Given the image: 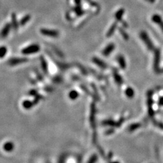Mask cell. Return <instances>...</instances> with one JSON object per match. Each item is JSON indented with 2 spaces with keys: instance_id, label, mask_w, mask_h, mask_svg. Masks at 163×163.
Returning <instances> with one entry per match:
<instances>
[{
  "instance_id": "obj_1",
  "label": "cell",
  "mask_w": 163,
  "mask_h": 163,
  "mask_svg": "<svg viewBox=\"0 0 163 163\" xmlns=\"http://www.w3.org/2000/svg\"><path fill=\"white\" fill-rule=\"evenodd\" d=\"M140 36L141 39H142V41L144 42V43L146 44V47L149 50H152L154 49V45L152 41L150 40V39L148 35L147 34L146 32H145L144 31H142L140 33Z\"/></svg>"
},
{
  "instance_id": "obj_2",
  "label": "cell",
  "mask_w": 163,
  "mask_h": 163,
  "mask_svg": "<svg viewBox=\"0 0 163 163\" xmlns=\"http://www.w3.org/2000/svg\"><path fill=\"white\" fill-rule=\"evenodd\" d=\"M40 50V47L37 44H32L25 47L22 50L23 55H30L39 52Z\"/></svg>"
},
{
  "instance_id": "obj_3",
  "label": "cell",
  "mask_w": 163,
  "mask_h": 163,
  "mask_svg": "<svg viewBox=\"0 0 163 163\" xmlns=\"http://www.w3.org/2000/svg\"><path fill=\"white\" fill-rule=\"evenodd\" d=\"M41 33L43 35L51 37H57L59 36V33L57 30H50L47 29H41Z\"/></svg>"
},
{
  "instance_id": "obj_4",
  "label": "cell",
  "mask_w": 163,
  "mask_h": 163,
  "mask_svg": "<svg viewBox=\"0 0 163 163\" xmlns=\"http://www.w3.org/2000/svg\"><path fill=\"white\" fill-rule=\"evenodd\" d=\"M160 61V51L159 49H157L155 51L154 56V69L155 71H158L159 68V63Z\"/></svg>"
},
{
  "instance_id": "obj_5",
  "label": "cell",
  "mask_w": 163,
  "mask_h": 163,
  "mask_svg": "<svg viewBox=\"0 0 163 163\" xmlns=\"http://www.w3.org/2000/svg\"><path fill=\"white\" fill-rule=\"evenodd\" d=\"M28 61L27 58L25 57H15V58L10 59L9 60V64L10 65H16L19 63L25 62Z\"/></svg>"
},
{
  "instance_id": "obj_6",
  "label": "cell",
  "mask_w": 163,
  "mask_h": 163,
  "mask_svg": "<svg viewBox=\"0 0 163 163\" xmlns=\"http://www.w3.org/2000/svg\"><path fill=\"white\" fill-rule=\"evenodd\" d=\"M11 27L12 26L9 23L6 24L4 25V27H3V29H2L1 33H0V36H1L2 38H5V37H6L7 36V35L9 34Z\"/></svg>"
},
{
  "instance_id": "obj_7",
  "label": "cell",
  "mask_w": 163,
  "mask_h": 163,
  "mask_svg": "<svg viewBox=\"0 0 163 163\" xmlns=\"http://www.w3.org/2000/svg\"><path fill=\"white\" fill-rule=\"evenodd\" d=\"M152 20L154 23L158 24L161 29L163 31V20L160 15H158V14H155L152 16Z\"/></svg>"
},
{
  "instance_id": "obj_8",
  "label": "cell",
  "mask_w": 163,
  "mask_h": 163,
  "mask_svg": "<svg viewBox=\"0 0 163 163\" xmlns=\"http://www.w3.org/2000/svg\"><path fill=\"white\" fill-rule=\"evenodd\" d=\"M115 48V45L114 44L111 43L107 45L106 47L103 50V55L105 56H108L109 55L111 54V53L112 52L113 50H114Z\"/></svg>"
},
{
  "instance_id": "obj_9",
  "label": "cell",
  "mask_w": 163,
  "mask_h": 163,
  "mask_svg": "<svg viewBox=\"0 0 163 163\" xmlns=\"http://www.w3.org/2000/svg\"><path fill=\"white\" fill-rule=\"evenodd\" d=\"M93 62L95 63V64H97L99 67H101V68H106V64L104 62H103L102 60H101L100 59L98 58V57H93Z\"/></svg>"
},
{
  "instance_id": "obj_10",
  "label": "cell",
  "mask_w": 163,
  "mask_h": 163,
  "mask_svg": "<svg viewBox=\"0 0 163 163\" xmlns=\"http://www.w3.org/2000/svg\"><path fill=\"white\" fill-rule=\"evenodd\" d=\"M117 27V23H113L111 27L109 28V29L108 30V33H107L106 34V36L108 37H110L111 36H112V35L114 34L115 31H116Z\"/></svg>"
},
{
  "instance_id": "obj_11",
  "label": "cell",
  "mask_w": 163,
  "mask_h": 163,
  "mask_svg": "<svg viewBox=\"0 0 163 163\" xmlns=\"http://www.w3.org/2000/svg\"><path fill=\"white\" fill-rule=\"evenodd\" d=\"M124 10L123 9H119L118 11L117 12L115 17H116V19L117 21H120L122 19V17L124 15Z\"/></svg>"
},
{
  "instance_id": "obj_12",
  "label": "cell",
  "mask_w": 163,
  "mask_h": 163,
  "mask_svg": "<svg viewBox=\"0 0 163 163\" xmlns=\"http://www.w3.org/2000/svg\"><path fill=\"white\" fill-rule=\"evenodd\" d=\"M117 61H118L121 68H124L126 67V62H125L124 57L122 55H119L117 57Z\"/></svg>"
},
{
  "instance_id": "obj_13",
  "label": "cell",
  "mask_w": 163,
  "mask_h": 163,
  "mask_svg": "<svg viewBox=\"0 0 163 163\" xmlns=\"http://www.w3.org/2000/svg\"><path fill=\"white\" fill-rule=\"evenodd\" d=\"M12 26L15 29H17L18 27V24L16 18V15L15 13L12 14Z\"/></svg>"
},
{
  "instance_id": "obj_14",
  "label": "cell",
  "mask_w": 163,
  "mask_h": 163,
  "mask_svg": "<svg viewBox=\"0 0 163 163\" xmlns=\"http://www.w3.org/2000/svg\"><path fill=\"white\" fill-rule=\"evenodd\" d=\"M30 18H31L30 16L29 15H25V17H24L23 18L21 19L20 22H19V24H20L21 25H24L25 24H26L28 22L30 21Z\"/></svg>"
},
{
  "instance_id": "obj_15",
  "label": "cell",
  "mask_w": 163,
  "mask_h": 163,
  "mask_svg": "<svg viewBox=\"0 0 163 163\" xmlns=\"http://www.w3.org/2000/svg\"><path fill=\"white\" fill-rule=\"evenodd\" d=\"M7 51V50L6 47H0V58H3L6 55Z\"/></svg>"
},
{
  "instance_id": "obj_16",
  "label": "cell",
  "mask_w": 163,
  "mask_h": 163,
  "mask_svg": "<svg viewBox=\"0 0 163 163\" xmlns=\"http://www.w3.org/2000/svg\"><path fill=\"white\" fill-rule=\"evenodd\" d=\"M119 31H120V34L122 35L123 38H124L125 40H128L129 39V35L127 34L126 31H125L123 29H122V28H119Z\"/></svg>"
},
{
  "instance_id": "obj_17",
  "label": "cell",
  "mask_w": 163,
  "mask_h": 163,
  "mask_svg": "<svg viewBox=\"0 0 163 163\" xmlns=\"http://www.w3.org/2000/svg\"><path fill=\"white\" fill-rule=\"evenodd\" d=\"M41 64H42V68L45 71L47 70V62L45 61V59L43 57H41Z\"/></svg>"
},
{
  "instance_id": "obj_18",
  "label": "cell",
  "mask_w": 163,
  "mask_h": 163,
  "mask_svg": "<svg viewBox=\"0 0 163 163\" xmlns=\"http://www.w3.org/2000/svg\"><path fill=\"white\" fill-rule=\"evenodd\" d=\"M75 2L77 6H79L80 4V0H75Z\"/></svg>"
},
{
  "instance_id": "obj_19",
  "label": "cell",
  "mask_w": 163,
  "mask_h": 163,
  "mask_svg": "<svg viewBox=\"0 0 163 163\" xmlns=\"http://www.w3.org/2000/svg\"><path fill=\"white\" fill-rule=\"evenodd\" d=\"M162 104L163 105V99H162Z\"/></svg>"
},
{
  "instance_id": "obj_20",
  "label": "cell",
  "mask_w": 163,
  "mask_h": 163,
  "mask_svg": "<svg viewBox=\"0 0 163 163\" xmlns=\"http://www.w3.org/2000/svg\"><path fill=\"white\" fill-rule=\"evenodd\" d=\"M162 72H163V69H162Z\"/></svg>"
}]
</instances>
